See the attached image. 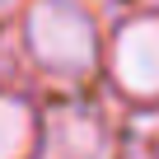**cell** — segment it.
<instances>
[{
  "label": "cell",
  "instance_id": "cell-3",
  "mask_svg": "<svg viewBox=\"0 0 159 159\" xmlns=\"http://www.w3.org/2000/svg\"><path fill=\"white\" fill-rule=\"evenodd\" d=\"M47 159H108L103 131L84 112H61L47 136Z\"/></svg>",
  "mask_w": 159,
  "mask_h": 159
},
{
  "label": "cell",
  "instance_id": "cell-2",
  "mask_svg": "<svg viewBox=\"0 0 159 159\" xmlns=\"http://www.w3.org/2000/svg\"><path fill=\"white\" fill-rule=\"evenodd\" d=\"M112 70L122 80V89L159 94V19H140V24L122 28L117 52H112Z\"/></svg>",
  "mask_w": 159,
  "mask_h": 159
},
{
  "label": "cell",
  "instance_id": "cell-5",
  "mask_svg": "<svg viewBox=\"0 0 159 159\" xmlns=\"http://www.w3.org/2000/svg\"><path fill=\"white\" fill-rule=\"evenodd\" d=\"M0 5H10V0H0Z\"/></svg>",
  "mask_w": 159,
  "mask_h": 159
},
{
  "label": "cell",
  "instance_id": "cell-4",
  "mask_svg": "<svg viewBox=\"0 0 159 159\" xmlns=\"http://www.w3.org/2000/svg\"><path fill=\"white\" fill-rule=\"evenodd\" d=\"M28 136H33L28 108L14 98H0V159H19L28 150Z\"/></svg>",
  "mask_w": 159,
  "mask_h": 159
},
{
  "label": "cell",
  "instance_id": "cell-1",
  "mask_svg": "<svg viewBox=\"0 0 159 159\" xmlns=\"http://www.w3.org/2000/svg\"><path fill=\"white\" fill-rule=\"evenodd\" d=\"M28 42L52 70H89L94 61V28L66 0H42L28 14Z\"/></svg>",
  "mask_w": 159,
  "mask_h": 159
}]
</instances>
